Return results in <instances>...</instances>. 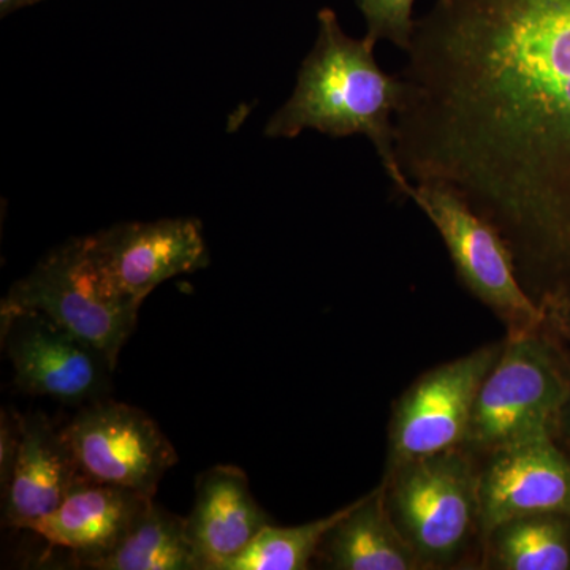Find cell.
<instances>
[{
    "instance_id": "6da1fadb",
    "label": "cell",
    "mask_w": 570,
    "mask_h": 570,
    "mask_svg": "<svg viewBox=\"0 0 570 570\" xmlns=\"http://www.w3.org/2000/svg\"><path fill=\"white\" fill-rule=\"evenodd\" d=\"M404 55L400 170L493 225L542 309L570 298V0H436Z\"/></svg>"
},
{
    "instance_id": "7a4b0ae2",
    "label": "cell",
    "mask_w": 570,
    "mask_h": 570,
    "mask_svg": "<svg viewBox=\"0 0 570 570\" xmlns=\"http://www.w3.org/2000/svg\"><path fill=\"white\" fill-rule=\"evenodd\" d=\"M317 22L316 43L299 67L292 96L266 122V137L295 138L305 130L333 138L363 135L376 149L395 193L409 200L412 184L400 170L395 153L401 78L381 69L374 56L376 41L344 32L335 11L322 9Z\"/></svg>"
},
{
    "instance_id": "3957f363",
    "label": "cell",
    "mask_w": 570,
    "mask_h": 570,
    "mask_svg": "<svg viewBox=\"0 0 570 570\" xmlns=\"http://www.w3.org/2000/svg\"><path fill=\"white\" fill-rule=\"evenodd\" d=\"M480 464L459 448L406 461L385 472V504L390 517L423 568H459L480 527Z\"/></svg>"
},
{
    "instance_id": "277c9868",
    "label": "cell",
    "mask_w": 570,
    "mask_h": 570,
    "mask_svg": "<svg viewBox=\"0 0 570 570\" xmlns=\"http://www.w3.org/2000/svg\"><path fill=\"white\" fill-rule=\"evenodd\" d=\"M570 358L546 325L508 335L480 385L463 449L483 456L540 436H554L568 395Z\"/></svg>"
},
{
    "instance_id": "5b68a950",
    "label": "cell",
    "mask_w": 570,
    "mask_h": 570,
    "mask_svg": "<svg viewBox=\"0 0 570 570\" xmlns=\"http://www.w3.org/2000/svg\"><path fill=\"white\" fill-rule=\"evenodd\" d=\"M141 303L122 294L97 262L88 236L55 247L11 285L0 313L39 311L88 341L118 366Z\"/></svg>"
},
{
    "instance_id": "8992f818",
    "label": "cell",
    "mask_w": 570,
    "mask_h": 570,
    "mask_svg": "<svg viewBox=\"0 0 570 570\" xmlns=\"http://www.w3.org/2000/svg\"><path fill=\"white\" fill-rule=\"evenodd\" d=\"M409 200L436 227L461 284L497 314L508 335L546 325V311L524 291L512 254L493 225L442 186L412 184Z\"/></svg>"
},
{
    "instance_id": "52a82bcc",
    "label": "cell",
    "mask_w": 570,
    "mask_h": 570,
    "mask_svg": "<svg viewBox=\"0 0 570 570\" xmlns=\"http://www.w3.org/2000/svg\"><path fill=\"white\" fill-rule=\"evenodd\" d=\"M504 341L450 360L419 377L396 401L389 425L385 472L406 461L463 448L480 385Z\"/></svg>"
},
{
    "instance_id": "ba28073f",
    "label": "cell",
    "mask_w": 570,
    "mask_h": 570,
    "mask_svg": "<svg viewBox=\"0 0 570 570\" xmlns=\"http://www.w3.org/2000/svg\"><path fill=\"white\" fill-rule=\"evenodd\" d=\"M0 335L22 392L66 404H89L110 393V358L43 313H0Z\"/></svg>"
},
{
    "instance_id": "9c48e42d",
    "label": "cell",
    "mask_w": 570,
    "mask_h": 570,
    "mask_svg": "<svg viewBox=\"0 0 570 570\" xmlns=\"http://www.w3.org/2000/svg\"><path fill=\"white\" fill-rule=\"evenodd\" d=\"M62 431L82 475L146 497H156L178 463L174 444L146 412L108 397L82 406Z\"/></svg>"
},
{
    "instance_id": "30bf717a",
    "label": "cell",
    "mask_w": 570,
    "mask_h": 570,
    "mask_svg": "<svg viewBox=\"0 0 570 570\" xmlns=\"http://www.w3.org/2000/svg\"><path fill=\"white\" fill-rule=\"evenodd\" d=\"M88 238L111 283L141 305L165 281L209 265L204 228L193 217L119 223Z\"/></svg>"
},
{
    "instance_id": "8fae6325",
    "label": "cell",
    "mask_w": 570,
    "mask_h": 570,
    "mask_svg": "<svg viewBox=\"0 0 570 570\" xmlns=\"http://www.w3.org/2000/svg\"><path fill=\"white\" fill-rule=\"evenodd\" d=\"M482 540L502 521L534 513H569L570 452L554 436L494 450L480 464Z\"/></svg>"
},
{
    "instance_id": "7c38bea8",
    "label": "cell",
    "mask_w": 570,
    "mask_h": 570,
    "mask_svg": "<svg viewBox=\"0 0 570 570\" xmlns=\"http://www.w3.org/2000/svg\"><path fill=\"white\" fill-rule=\"evenodd\" d=\"M140 491L81 475L61 505L29 524L28 531L48 543L71 551L81 568L110 554L153 501Z\"/></svg>"
},
{
    "instance_id": "4fadbf2b",
    "label": "cell",
    "mask_w": 570,
    "mask_h": 570,
    "mask_svg": "<svg viewBox=\"0 0 570 570\" xmlns=\"http://www.w3.org/2000/svg\"><path fill=\"white\" fill-rule=\"evenodd\" d=\"M186 524L202 570H223L272 520L255 501L246 472L219 464L198 478Z\"/></svg>"
},
{
    "instance_id": "5bb4252c",
    "label": "cell",
    "mask_w": 570,
    "mask_h": 570,
    "mask_svg": "<svg viewBox=\"0 0 570 570\" xmlns=\"http://www.w3.org/2000/svg\"><path fill=\"white\" fill-rule=\"evenodd\" d=\"M20 455L3 491V523L17 530L50 515L81 478L69 439L40 412L22 415Z\"/></svg>"
},
{
    "instance_id": "9a60e30c",
    "label": "cell",
    "mask_w": 570,
    "mask_h": 570,
    "mask_svg": "<svg viewBox=\"0 0 570 570\" xmlns=\"http://www.w3.org/2000/svg\"><path fill=\"white\" fill-rule=\"evenodd\" d=\"M316 558L335 570H425L390 517L384 487L356 499Z\"/></svg>"
},
{
    "instance_id": "2e32d148",
    "label": "cell",
    "mask_w": 570,
    "mask_h": 570,
    "mask_svg": "<svg viewBox=\"0 0 570 570\" xmlns=\"http://www.w3.org/2000/svg\"><path fill=\"white\" fill-rule=\"evenodd\" d=\"M482 569L570 570L569 513L502 521L482 540Z\"/></svg>"
},
{
    "instance_id": "e0dca14e",
    "label": "cell",
    "mask_w": 570,
    "mask_h": 570,
    "mask_svg": "<svg viewBox=\"0 0 570 570\" xmlns=\"http://www.w3.org/2000/svg\"><path fill=\"white\" fill-rule=\"evenodd\" d=\"M94 570H202L186 519L149 501L110 554Z\"/></svg>"
},
{
    "instance_id": "ac0fdd59",
    "label": "cell",
    "mask_w": 570,
    "mask_h": 570,
    "mask_svg": "<svg viewBox=\"0 0 570 570\" xmlns=\"http://www.w3.org/2000/svg\"><path fill=\"white\" fill-rule=\"evenodd\" d=\"M352 504L325 519L298 527L268 524L242 554L228 561L223 570H305L316 558L322 542L340 523Z\"/></svg>"
},
{
    "instance_id": "d6986e66",
    "label": "cell",
    "mask_w": 570,
    "mask_h": 570,
    "mask_svg": "<svg viewBox=\"0 0 570 570\" xmlns=\"http://www.w3.org/2000/svg\"><path fill=\"white\" fill-rule=\"evenodd\" d=\"M415 0H356L365 17L371 40H387L401 51L411 47L415 20L412 18Z\"/></svg>"
},
{
    "instance_id": "ffe728a7",
    "label": "cell",
    "mask_w": 570,
    "mask_h": 570,
    "mask_svg": "<svg viewBox=\"0 0 570 570\" xmlns=\"http://www.w3.org/2000/svg\"><path fill=\"white\" fill-rule=\"evenodd\" d=\"M22 415L11 407H3L0 412V487L2 493L9 487L14 464L20 455L22 441Z\"/></svg>"
},
{
    "instance_id": "44dd1931",
    "label": "cell",
    "mask_w": 570,
    "mask_h": 570,
    "mask_svg": "<svg viewBox=\"0 0 570 570\" xmlns=\"http://www.w3.org/2000/svg\"><path fill=\"white\" fill-rule=\"evenodd\" d=\"M543 311L547 316L546 328L557 337L570 358V298L543 307Z\"/></svg>"
},
{
    "instance_id": "7402d4cb",
    "label": "cell",
    "mask_w": 570,
    "mask_h": 570,
    "mask_svg": "<svg viewBox=\"0 0 570 570\" xmlns=\"http://www.w3.org/2000/svg\"><path fill=\"white\" fill-rule=\"evenodd\" d=\"M554 438L562 448L570 452V384L568 395L562 403L560 415H558L557 428H554Z\"/></svg>"
},
{
    "instance_id": "603a6c76",
    "label": "cell",
    "mask_w": 570,
    "mask_h": 570,
    "mask_svg": "<svg viewBox=\"0 0 570 570\" xmlns=\"http://www.w3.org/2000/svg\"><path fill=\"white\" fill-rule=\"evenodd\" d=\"M41 0H0V17L6 18L14 11L36 6Z\"/></svg>"
}]
</instances>
